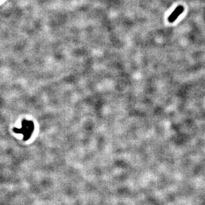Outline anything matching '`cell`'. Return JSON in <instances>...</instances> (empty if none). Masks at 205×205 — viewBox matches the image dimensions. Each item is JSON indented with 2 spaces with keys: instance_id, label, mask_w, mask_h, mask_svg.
Here are the masks:
<instances>
[{
  "instance_id": "6da1fadb",
  "label": "cell",
  "mask_w": 205,
  "mask_h": 205,
  "mask_svg": "<svg viewBox=\"0 0 205 205\" xmlns=\"http://www.w3.org/2000/svg\"><path fill=\"white\" fill-rule=\"evenodd\" d=\"M34 129V123L31 121L24 120L22 122L21 128H14L13 131L16 133L22 134L23 137V140H28L31 136Z\"/></svg>"
}]
</instances>
